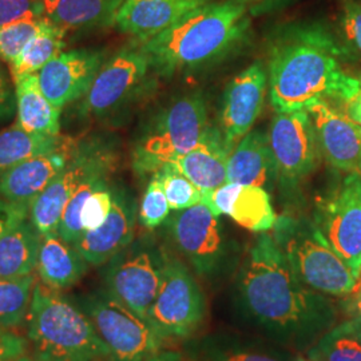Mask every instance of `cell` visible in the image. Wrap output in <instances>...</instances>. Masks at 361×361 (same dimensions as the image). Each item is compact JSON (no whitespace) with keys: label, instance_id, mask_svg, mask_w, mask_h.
Masks as SVG:
<instances>
[{"label":"cell","instance_id":"cell-1","mask_svg":"<svg viewBox=\"0 0 361 361\" xmlns=\"http://www.w3.org/2000/svg\"><path fill=\"white\" fill-rule=\"evenodd\" d=\"M235 288L246 320L288 348L310 349L336 325L335 302L297 277L271 234L249 247Z\"/></svg>","mask_w":361,"mask_h":361},{"label":"cell","instance_id":"cell-2","mask_svg":"<svg viewBox=\"0 0 361 361\" xmlns=\"http://www.w3.org/2000/svg\"><path fill=\"white\" fill-rule=\"evenodd\" d=\"M348 62L345 47L323 23L280 27L269 43L268 78L274 110L301 111L320 101L348 104L361 89V78L349 70Z\"/></svg>","mask_w":361,"mask_h":361},{"label":"cell","instance_id":"cell-3","mask_svg":"<svg viewBox=\"0 0 361 361\" xmlns=\"http://www.w3.org/2000/svg\"><path fill=\"white\" fill-rule=\"evenodd\" d=\"M249 13L241 0H210L140 47L157 75L193 71L216 63L245 40Z\"/></svg>","mask_w":361,"mask_h":361},{"label":"cell","instance_id":"cell-4","mask_svg":"<svg viewBox=\"0 0 361 361\" xmlns=\"http://www.w3.org/2000/svg\"><path fill=\"white\" fill-rule=\"evenodd\" d=\"M27 340L38 361H113L87 314L71 296L37 281Z\"/></svg>","mask_w":361,"mask_h":361},{"label":"cell","instance_id":"cell-5","mask_svg":"<svg viewBox=\"0 0 361 361\" xmlns=\"http://www.w3.org/2000/svg\"><path fill=\"white\" fill-rule=\"evenodd\" d=\"M271 235L297 277L310 289L329 296H344L356 289L357 279L329 245L316 221L283 216L276 221Z\"/></svg>","mask_w":361,"mask_h":361},{"label":"cell","instance_id":"cell-6","mask_svg":"<svg viewBox=\"0 0 361 361\" xmlns=\"http://www.w3.org/2000/svg\"><path fill=\"white\" fill-rule=\"evenodd\" d=\"M207 129L202 95L180 97L155 116L143 133L134 150V169L140 174H153L170 159L193 150Z\"/></svg>","mask_w":361,"mask_h":361},{"label":"cell","instance_id":"cell-7","mask_svg":"<svg viewBox=\"0 0 361 361\" xmlns=\"http://www.w3.org/2000/svg\"><path fill=\"white\" fill-rule=\"evenodd\" d=\"M116 145L106 135H89L75 141L68 162L30 205L28 219L40 235L58 231L66 207L78 188L95 174H107L116 168Z\"/></svg>","mask_w":361,"mask_h":361},{"label":"cell","instance_id":"cell-8","mask_svg":"<svg viewBox=\"0 0 361 361\" xmlns=\"http://www.w3.org/2000/svg\"><path fill=\"white\" fill-rule=\"evenodd\" d=\"M153 74L154 68L140 46L116 52L104 62L80 99L78 116L97 122L116 119L152 90Z\"/></svg>","mask_w":361,"mask_h":361},{"label":"cell","instance_id":"cell-9","mask_svg":"<svg viewBox=\"0 0 361 361\" xmlns=\"http://www.w3.org/2000/svg\"><path fill=\"white\" fill-rule=\"evenodd\" d=\"M164 259L162 283L146 319L162 343L194 335L207 316V298L190 269L166 247Z\"/></svg>","mask_w":361,"mask_h":361},{"label":"cell","instance_id":"cell-10","mask_svg":"<svg viewBox=\"0 0 361 361\" xmlns=\"http://www.w3.org/2000/svg\"><path fill=\"white\" fill-rule=\"evenodd\" d=\"M71 298L90 319L113 361H146L161 352L164 343L150 324L126 308L104 288Z\"/></svg>","mask_w":361,"mask_h":361},{"label":"cell","instance_id":"cell-11","mask_svg":"<svg viewBox=\"0 0 361 361\" xmlns=\"http://www.w3.org/2000/svg\"><path fill=\"white\" fill-rule=\"evenodd\" d=\"M164 247L152 235L134 238L130 245L106 262L104 288L143 320L154 304L164 273Z\"/></svg>","mask_w":361,"mask_h":361},{"label":"cell","instance_id":"cell-12","mask_svg":"<svg viewBox=\"0 0 361 361\" xmlns=\"http://www.w3.org/2000/svg\"><path fill=\"white\" fill-rule=\"evenodd\" d=\"M173 246L204 277H217L226 265V241L219 216L200 202L166 219Z\"/></svg>","mask_w":361,"mask_h":361},{"label":"cell","instance_id":"cell-13","mask_svg":"<svg viewBox=\"0 0 361 361\" xmlns=\"http://www.w3.org/2000/svg\"><path fill=\"white\" fill-rule=\"evenodd\" d=\"M316 224L349 271L361 277V173H348L320 205Z\"/></svg>","mask_w":361,"mask_h":361},{"label":"cell","instance_id":"cell-14","mask_svg":"<svg viewBox=\"0 0 361 361\" xmlns=\"http://www.w3.org/2000/svg\"><path fill=\"white\" fill-rule=\"evenodd\" d=\"M268 137L279 176L285 180H302L317 168L322 150L308 110L276 111Z\"/></svg>","mask_w":361,"mask_h":361},{"label":"cell","instance_id":"cell-15","mask_svg":"<svg viewBox=\"0 0 361 361\" xmlns=\"http://www.w3.org/2000/svg\"><path fill=\"white\" fill-rule=\"evenodd\" d=\"M104 62L106 52L101 50L62 51L39 71L40 89L54 106L62 109L86 95Z\"/></svg>","mask_w":361,"mask_h":361},{"label":"cell","instance_id":"cell-16","mask_svg":"<svg viewBox=\"0 0 361 361\" xmlns=\"http://www.w3.org/2000/svg\"><path fill=\"white\" fill-rule=\"evenodd\" d=\"M268 82V71L261 62H256L228 85L221 109V131L233 149L261 114Z\"/></svg>","mask_w":361,"mask_h":361},{"label":"cell","instance_id":"cell-17","mask_svg":"<svg viewBox=\"0 0 361 361\" xmlns=\"http://www.w3.org/2000/svg\"><path fill=\"white\" fill-rule=\"evenodd\" d=\"M138 207L122 188H113V207L104 224L85 232L74 246L90 267H104L135 238Z\"/></svg>","mask_w":361,"mask_h":361},{"label":"cell","instance_id":"cell-18","mask_svg":"<svg viewBox=\"0 0 361 361\" xmlns=\"http://www.w3.org/2000/svg\"><path fill=\"white\" fill-rule=\"evenodd\" d=\"M322 154L341 171L361 173V126L328 102L308 109Z\"/></svg>","mask_w":361,"mask_h":361},{"label":"cell","instance_id":"cell-19","mask_svg":"<svg viewBox=\"0 0 361 361\" xmlns=\"http://www.w3.org/2000/svg\"><path fill=\"white\" fill-rule=\"evenodd\" d=\"M201 202L216 216H229L250 232H269L277 221L269 193L258 186L226 182L202 194Z\"/></svg>","mask_w":361,"mask_h":361},{"label":"cell","instance_id":"cell-20","mask_svg":"<svg viewBox=\"0 0 361 361\" xmlns=\"http://www.w3.org/2000/svg\"><path fill=\"white\" fill-rule=\"evenodd\" d=\"M75 140L65 142L49 153L35 155L0 174V197L18 204L31 205L68 162Z\"/></svg>","mask_w":361,"mask_h":361},{"label":"cell","instance_id":"cell-21","mask_svg":"<svg viewBox=\"0 0 361 361\" xmlns=\"http://www.w3.org/2000/svg\"><path fill=\"white\" fill-rule=\"evenodd\" d=\"M210 0H123L116 25L143 43L174 26L180 19Z\"/></svg>","mask_w":361,"mask_h":361},{"label":"cell","instance_id":"cell-22","mask_svg":"<svg viewBox=\"0 0 361 361\" xmlns=\"http://www.w3.org/2000/svg\"><path fill=\"white\" fill-rule=\"evenodd\" d=\"M232 152L221 129L209 126L205 137L193 150L170 159L165 165L178 170L204 194L226 183V165Z\"/></svg>","mask_w":361,"mask_h":361},{"label":"cell","instance_id":"cell-23","mask_svg":"<svg viewBox=\"0 0 361 361\" xmlns=\"http://www.w3.org/2000/svg\"><path fill=\"white\" fill-rule=\"evenodd\" d=\"M277 177L269 137L258 130L249 131L229 155L226 182L268 188Z\"/></svg>","mask_w":361,"mask_h":361},{"label":"cell","instance_id":"cell-24","mask_svg":"<svg viewBox=\"0 0 361 361\" xmlns=\"http://www.w3.org/2000/svg\"><path fill=\"white\" fill-rule=\"evenodd\" d=\"M89 268L90 265L79 255L77 247L65 241L58 232L42 235L35 269L40 283L63 292L77 285Z\"/></svg>","mask_w":361,"mask_h":361},{"label":"cell","instance_id":"cell-25","mask_svg":"<svg viewBox=\"0 0 361 361\" xmlns=\"http://www.w3.org/2000/svg\"><path fill=\"white\" fill-rule=\"evenodd\" d=\"M40 13L66 31L114 26L123 0H38Z\"/></svg>","mask_w":361,"mask_h":361},{"label":"cell","instance_id":"cell-26","mask_svg":"<svg viewBox=\"0 0 361 361\" xmlns=\"http://www.w3.org/2000/svg\"><path fill=\"white\" fill-rule=\"evenodd\" d=\"M16 97V125L28 133L59 135L61 109L40 89L38 74L13 75Z\"/></svg>","mask_w":361,"mask_h":361},{"label":"cell","instance_id":"cell-27","mask_svg":"<svg viewBox=\"0 0 361 361\" xmlns=\"http://www.w3.org/2000/svg\"><path fill=\"white\" fill-rule=\"evenodd\" d=\"M188 353L194 361H295L280 349L234 335H210L193 344Z\"/></svg>","mask_w":361,"mask_h":361},{"label":"cell","instance_id":"cell-28","mask_svg":"<svg viewBox=\"0 0 361 361\" xmlns=\"http://www.w3.org/2000/svg\"><path fill=\"white\" fill-rule=\"evenodd\" d=\"M40 238L30 219L0 238V280L32 274L37 269Z\"/></svg>","mask_w":361,"mask_h":361},{"label":"cell","instance_id":"cell-29","mask_svg":"<svg viewBox=\"0 0 361 361\" xmlns=\"http://www.w3.org/2000/svg\"><path fill=\"white\" fill-rule=\"evenodd\" d=\"M66 137L28 133L18 125L0 131V174L35 155L49 153L65 142Z\"/></svg>","mask_w":361,"mask_h":361},{"label":"cell","instance_id":"cell-30","mask_svg":"<svg viewBox=\"0 0 361 361\" xmlns=\"http://www.w3.org/2000/svg\"><path fill=\"white\" fill-rule=\"evenodd\" d=\"M310 361H361V316L337 324L307 352Z\"/></svg>","mask_w":361,"mask_h":361},{"label":"cell","instance_id":"cell-31","mask_svg":"<svg viewBox=\"0 0 361 361\" xmlns=\"http://www.w3.org/2000/svg\"><path fill=\"white\" fill-rule=\"evenodd\" d=\"M66 34V30L44 18L37 35L28 42L25 50L11 65V74H38L44 66L63 51Z\"/></svg>","mask_w":361,"mask_h":361},{"label":"cell","instance_id":"cell-32","mask_svg":"<svg viewBox=\"0 0 361 361\" xmlns=\"http://www.w3.org/2000/svg\"><path fill=\"white\" fill-rule=\"evenodd\" d=\"M35 284L34 274L0 280V329L13 331L26 322Z\"/></svg>","mask_w":361,"mask_h":361},{"label":"cell","instance_id":"cell-33","mask_svg":"<svg viewBox=\"0 0 361 361\" xmlns=\"http://www.w3.org/2000/svg\"><path fill=\"white\" fill-rule=\"evenodd\" d=\"M107 174H95L91 176L87 180H85L79 188L77 192L73 194L70 198L65 212L62 214V219L58 226V234L70 244H75L79 237L83 234V229L80 225V212L86 198L90 195L102 182L107 180Z\"/></svg>","mask_w":361,"mask_h":361},{"label":"cell","instance_id":"cell-34","mask_svg":"<svg viewBox=\"0 0 361 361\" xmlns=\"http://www.w3.org/2000/svg\"><path fill=\"white\" fill-rule=\"evenodd\" d=\"M153 174L162 182L169 205L173 212L183 210L201 202V190L192 180L180 174L178 170L171 168L170 165H164Z\"/></svg>","mask_w":361,"mask_h":361},{"label":"cell","instance_id":"cell-35","mask_svg":"<svg viewBox=\"0 0 361 361\" xmlns=\"http://www.w3.org/2000/svg\"><path fill=\"white\" fill-rule=\"evenodd\" d=\"M43 20L44 16H30L0 27V59L13 65L28 42L37 35Z\"/></svg>","mask_w":361,"mask_h":361},{"label":"cell","instance_id":"cell-36","mask_svg":"<svg viewBox=\"0 0 361 361\" xmlns=\"http://www.w3.org/2000/svg\"><path fill=\"white\" fill-rule=\"evenodd\" d=\"M170 210L171 209L169 205L162 182L153 174L152 180H149L146 186L138 207V221L145 229L154 231L166 222L170 216Z\"/></svg>","mask_w":361,"mask_h":361},{"label":"cell","instance_id":"cell-37","mask_svg":"<svg viewBox=\"0 0 361 361\" xmlns=\"http://www.w3.org/2000/svg\"><path fill=\"white\" fill-rule=\"evenodd\" d=\"M113 207V188L109 180L102 182L92 193L86 198L80 212V225L83 233L90 232L99 228L107 219Z\"/></svg>","mask_w":361,"mask_h":361},{"label":"cell","instance_id":"cell-38","mask_svg":"<svg viewBox=\"0 0 361 361\" xmlns=\"http://www.w3.org/2000/svg\"><path fill=\"white\" fill-rule=\"evenodd\" d=\"M30 16H43L38 0H0V27Z\"/></svg>","mask_w":361,"mask_h":361},{"label":"cell","instance_id":"cell-39","mask_svg":"<svg viewBox=\"0 0 361 361\" xmlns=\"http://www.w3.org/2000/svg\"><path fill=\"white\" fill-rule=\"evenodd\" d=\"M341 10L343 27L349 40L361 52V3L357 0H337Z\"/></svg>","mask_w":361,"mask_h":361},{"label":"cell","instance_id":"cell-40","mask_svg":"<svg viewBox=\"0 0 361 361\" xmlns=\"http://www.w3.org/2000/svg\"><path fill=\"white\" fill-rule=\"evenodd\" d=\"M30 207L0 197V238L28 219Z\"/></svg>","mask_w":361,"mask_h":361},{"label":"cell","instance_id":"cell-41","mask_svg":"<svg viewBox=\"0 0 361 361\" xmlns=\"http://www.w3.org/2000/svg\"><path fill=\"white\" fill-rule=\"evenodd\" d=\"M30 344L26 337L10 331L0 329V361H13L27 355Z\"/></svg>","mask_w":361,"mask_h":361},{"label":"cell","instance_id":"cell-42","mask_svg":"<svg viewBox=\"0 0 361 361\" xmlns=\"http://www.w3.org/2000/svg\"><path fill=\"white\" fill-rule=\"evenodd\" d=\"M16 113L15 86L0 59V123L8 121Z\"/></svg>","mask_w":361,"mask_h":361},{"label":"cell","instance_id":"cell-43","mask_svg":"<svg viewBox=\"0 0 361 361\" xmlns=\"http://www.w3.org/2000/svg\"><path fill=\"white\" fill-rule=\"evenodd\" d=\"M249 8V13L253 15L269 13L271 10L280 7L285 0H241Z\"/></svg>","mask_w":361,"mask_h":361},{"label":"cell","instance_id":"cell-44","mask_svg":"<svg viewBox=\"0 0 361 361\" xmlns=\"http://www.w3.org/2000/svg\"><path fill=\"white\" fill-rule=\"evenodd\" d=\"M347 116L361 126V89L357 95L347 104Z\"/></svg>","mask_w":361,"mask_h":361},{"label":"cell","instance_id":"cell-45","mask_svg":"<svg viewBox=\"0 0 361 361\" xmlns=\"http://www.w3.org/2000/svg\"><path fill=\"white\" fill-rule=\"evenodd\" d=\"M146 361H194L193 359H188L185 357L180 352H174V350H165V352H158L154 356H152L150 359Z\"/></svg>","mask_w":361,"mask_h":361},{"label":"cell","instance_id":"cell-46","mask_svg":"<svg viewBox=\"0 0 361 361\" xmlns=\"http://www.w3.org/2000/svg\"><path fill=\"white\" fill-rule=\"evenodd\" d=\"M13 361H38L35 357H32V356H28V355H25V356H20L19 359H16V360Z\"/></svg>","mask_w":361,"mask_h":361},{"label":"cell","instance_id":"cell-47","mask_svg":"<svg viewBox=\"0 0 361 361\" xmlns=\"http://www.w3.org/2000/svg\"><path fill=\"white\" fill-rule=\"evenodd\" d=\"M295 361H310V360H308V359H305V357H302V356H298V357H296V359H295Z\"/></svg>","mask_w":361,"mask_h":361}]
</instances>
